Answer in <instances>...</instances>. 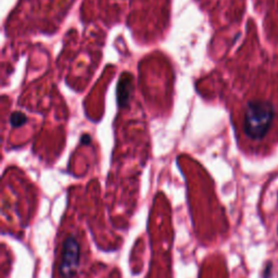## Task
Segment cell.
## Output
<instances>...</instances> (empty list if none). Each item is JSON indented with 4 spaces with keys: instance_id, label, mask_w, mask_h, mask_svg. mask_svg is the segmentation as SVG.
<instances>
[{
    "instance_id": "3",
    "label": "cell",
    "mask_w": 278,
    "mask_h": 278,
    "mask_svg": "<svg viewBox=\"0 0 278 278\" xmlns=\"http://www.w3.org/2000/svg\"><path fill=\"white\" fill-rule=\"evenodd\" d=\"M131 81L132 77H129L127 75V73H125V75H123L120 79L119 83V87H117V99H119V102L122 106H125L128 98H129V94H131Z\"/></svg>"
},
{
    "instance_id": "4",
    "label": "cell",
    "mask_w": 278,
    "mask_h": 278,
    "mask_svg": "<svg viewBox=\"0 0 278 278\" xmlns=\"http://www.w3.org/2000/svg\"><path fill=\"white\" fill-rule=\"evenodd\" d=\"M27 122L26 115L22 112H13L10 115V124L12 127H20Z\"/></svg>"
},
{
    "instance_id": "1",
    "label": "cell",
    "mask_w": 278,
    "mask_h": 278,
    "mask_svg": "<svg viewBox=\"0 0 278 278\" xmlns=\"http://www.w3.org/2000/svg\"><path fill=\"white\" fill-rule=\"evenodd\" d=\"M275 115L273 104L267 100L247 103L244 114V132L252 140L263 139L271 129Z\"/></svg>"
},
{
    "instance_id": "2",
    "label": "cell",
    "mask_w": 278,
    "mask_h": 278,
    "mask_svg": "<svg viewBox=\"0 0 278 278\" xmlns=\"http://www.w3.org/2000/svg\"><path fill=\"white\" fill-rule=\"evenodd\" d=\"M81 257V247L74 235H69L62 244L59 271L63 278H72L77 273Z\"/></svg>"
},
{
    "instance_id": "5",
    "label": "cell",
    "mask_w": 278,
    "mask_h": 278,
    "mask_svg": "<svg viewBox=\"0 0 278 278\" xmlns=\"http://www.w3.org/2000/svg\"><path fill=\"white\" fill-rule=\"evenodd\" d=\"M90 140H91V138L89 137V135H84V136H82V138H81V143L82 144H89Z\"/></svg>"
}]
</instances>
